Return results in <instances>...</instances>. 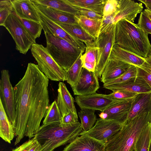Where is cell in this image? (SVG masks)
Listing matches in <instances>:
<instances>
[{
  "label": "cell",
  "mask_w": 151,
  "mask_h": 151,
  "mask_svg": "<svg viewBox=\"0 0 151 151\" xmlns=\"http://www.w3.org/2000/svg\"><path fill=\"white\" fill-rule=\"evenodd\" d=\"M48 84V78L37 65L29 63L23 77L14 87L15 145L24 136L33 138L40 126L50 106Z\"/></svg>",
  "instance_id": "cell-1"
},
{
  "label": "cell",
  "mask_w": 151,
  "mask_h": 151,
  "mask_svg": "<svg viewBox=\"0 0 151 151\" xmlns=\"http://www.w3.org/2000/svg\"><path fill=\"white\" fill-rule=\"evenodd\" d=\"M114 44L145 58L151 50L148 35L137 24L126 19L115 24Z\"/></svg>",
  "instance_id": "cell-2"
},
{
  "label": "cell",
  "mask_w": 151,
  "mask_h": 151,
  "mask_svg": "<svg viewBox=\"0 0 151 151\" xmlns=\"http://www.w3.org/2000/svg\"><path fill=\"white\" fill-rule=\"evenodd\" d=\"M81 123L40 126L33 137L40 145V151H53L72 142L83 131Z\"/></svg>",
  "instance_id": "cell-3"
},
{
  "label": "cell",
  "mask_w": 151,
  "mask_h": 151,
  "mask_svg": "<svg viewBox=\"0 0 151 151\" xmlns=\"http://www.w3.org/2000/svg\"><path fill=\"white\" fill-rule=\"evenodd\" d=\"M151 122V112L129 120L104 145V151H133L141 134Z\"/></svg>",
  "instance_id": "cell-4"
},
{
  "label": "cell",
  "mask_w": 151,
  "mask_h": 151,
  "mask_svg": "<svg viewBox=\"0 0 151 151\" xmlns=\"http://www.w3.org/2000/svg\"><path fill=\"white\" fill-rule=\"evenodd\" d=\"M44 32L48 52L58 64L67 71L82 52L66 40Z\"/></svg>",
  "instance_id": "cell-5"
},
{
  "label": "cell",
  "mask_w": 151,
  "mask_h": 151,
  "mask_svg": "<svg viewBox=\"0 0 151 151\" xmlns=\"http://www.w3.org/2000/svg\"><path fill=\"white\" fill-rule=\"evenodd\" d=\"M31 50L39 69L49 79L56 81L67 80L66 72L55 62L46 47L36 43L32 45Z\"/></svg>",
  "instance_id": "cell-6"
},
{
  "label": "cell",
  "mask_w": 151,
  "mask_h": 151,
  "mask_svg": "<svg viewBox=\"0 0 151 151\" xmlns=\"http://www.w3.org/2000/svg\"><path fill=\"white\" fill-rule=\"evenodd\" d=\"M10 34L19 52L26 54L31 49L35 39L25 28L20 18L13 12L9 16L3 26Z\"/></svg>",
  "instance_id": "cell-7"
},
{
  "label": "cell",
  "mask_w": 151,
  "mask_h": 151,
  "mask_svg": "<svg viewBox=\"0 0 151 151\" xmlns=\"http://www.w3.org/2000/svg\"><path fill=\"white\" fill-rule=\"evenodd\" d=\"M115 29V25L109 31L100 34L96 40L98 50L95 72L98 78H100L114 45Z\"/></svg>",
  "instance_id": "cell-8"
},
{
  "label": "cell",
  "mask_w": 151,
  "mask_h": 151,
  "mask_svg": "<svg viewBox=\"0 0 151 151\" xmlns=\"http://www.w3.org/2000/svg\"><path fill=\"white\" fill-rule=\"evenodd\" d=\"M0 100L14 128L16 112L15 93L10 81L9 71L6 69L1 72Z\"/></svg>",
  "instance_id": "cell-9"
},
{
  "label": "cell",
  "mask_w": 151,
  "mask_h": 151,
  "mask_svg": "<svg viewBox=\"0 0 151 151\" xmlns=\"http://www.w3.org/2000/svg\"><path fill=\"white\" fill-rule=\"evenodd\" d=\"M124 125L115 121L100 118L93 127L82 134H86L93 139L104 144L122 128Z\"/></svg>",
  "instance_id": "cell-10"
},
{
  "label": "cell",
  "mask_w": 151,
  "mask_h": 151,
  "mask_svg": "<svg viewBox=\"0 0 151 151\" xmlns=\"http://www.w3.org/2000/svg\"><path fill=\"white\" fill-rule=\"evenodd\" d=\"M36 9L44 32L61 38L68 42L83 53L85 52L86 45L83 42L72 36L57 23Z\"/></svg>",
  "instance_id": "cell-11"
},
{
  "label": "cell",
  "mask_w": 151,
  "mask_h": 151,
  "mask_svg": "<svg viewBox=\"0 0 151 151\" xmlns=\"http://www.w3.org/2000/svg\"><path fill=\"white\" fill-rule=\"evenodd\" d=\"M75 101L81 109H90L103 111L111 106L123 102L108 98L105 94L96 93L83 96H76Z\"/></svg>",
  "instance_id": "cell-12"
},
{
  "label": "cell",
  "mask_w": 151,
  "mask_h": 151,
  "mask_svg": "<svg viewBox=\"0 0 151 151\" xmlns=\"http://www.w3.org/2000/svg\"><path fill=\"white\" fill-rule=\"evenodd\" d=\"M98 78L95 72L83 68L76 84L72 88L74 95L83 96L96 93L100 87Z\"/></svg>",
  "instance_id": "cell-13"
},
{
  "label": "cell",
  "mask_w": 151,
  "mask_h": 151,
  "mask_svg": "<svg viewBox=\"0 0 151 151\" xmlns=\"http://www.w3.org/2000/svg\"><path fill=\"white\" fill-rule=\"evenodd\" d=\"M132 99L120 102L111 106L99 114V116L101 118L113 120L125 124L127 121Z\"/></svg>",
  "instance_id": "cell-14"
},
{
  "label": "cell",
  "mask_w": 151,
  "mask_h": 151,
  "mask_svg": "<svg viewBox=\"0 0 151 151\" xmlns=\"http://www.w3.org/2000/svg\"><path fill=\"white\" fill-rule=\"evenodd\" d=\"M143 7L142 3H138L131 0H120L115 12L113 24L120 20L126 19L134 22L137 15L142 11Z\"/></svg>",
  "instance_id": "cell-15"
},
{
  "label": "cell",
  "mask_w": 151,
  "mask_h": 151,
  "mask_svg": "<svg viewBox=\"0 0 151 151\" xmlns=\"http://www.w3.org/2000/svg\"><path fill=\"white\" fill-rule=\"evenodd\" d=\"M68 145L63 151H104L105 144L82 134Z\"/></svg>",
  "instance_id": "cell-16"
},
{
  "label": "cell",
  "mask_w": 151,
  "mask_h": 151,
  "mask_svg": "<svg viewBox=\"0 0 151 151\" xmlns=\"http://www.w3.org/2000/svg\"><path fill=\"white\" fill-rule=\"evenodd\" d=\"M13 12L19 18L40 22L37 10L32 0H11Z\"/></svg>",
  "instance_id": "cell-17"
},
{
  "label": "cell",
  "mask_w": 151,
  "mask_h": 151,
  "mask_svg": "<svg viewBox=\"0 0 151 151\" xmlns=\"http://www.w3.org/2000/svg\"><path fill=\"white\" fill-rule=\"evenodd\" d=\"M58 91L56 101L62 116L70 113L77 114L74 99L64 83L59 82Z\"/></svg>",
  "instance_id": "cell-18"
},
{
  "label": "cell",
  "mask_w": 151,
  "mask_h": 151,
  "mask_svg": "<svg viewBox=\"0 0 151 151\" xmlns=\"http://www.w3.org/2000/svg\"><path fill=\"white\" fill-rule=\"evenodd\" d=\"M151 112V92L138 94L133 99L127 121Z\"/></svg>",
  "instance_id": "cell-19"
},
{
  "label": "cell",
  "mask_w": 151,
  "mask_h": 151,
  "mask_svg": "<svg viewBox=\"0 0 151 151\" xmlns=\"http://www.w3.org/2000/svg\"><path fill=\"white\" fill-rule=\"evenodd\" d=\"M131 65L119 60L109 59L102 72L101 81L104 83L119 77L127 71Z\"/></svg>",
  "instance_id": "cell-20"
},
{
  "label": "cell",
  "mask_w": 151,
  "mask_h": 151,
  "mask_svg": "<svg viewBox=\"0 0 151 151\" xmlns=\"http://www.w3.org/2000/svg\"><path fill=\"white\" fill-rule=\"evenodd\" d=\"M104 88L113 92L123 91L138 94L151 92V88L148 84L143 79L138 77L135 80L111 85Z\"/></svg>",
  "instance_id": "cell-21"
},
{
  "label": "cell",
  "mask_w": 151,
  "mask_h": 151,
  "mask_svg": "<svg viewBox=\"0 0 151 151\" xmlns=\"http://www.w3.org/2000/svg\"><path fill=\"white\" fill-rule=\"evenodd\" d=\"M33 2L36 9L55 22L67 24L77 23L74 15Z\"/></svg>",
  "instance_id": "cell-22"
},
{
  "label": "cell",
  "mask_w": 151,
  "mask_h": 151,
  "mask_svg": "<svg viewBox=\"0 0 151 151\" xmlns=\"http://www.w3.org/2000/svg\"><path fill=\"white\" fill-rule=\"evenodd\" d=\"M109 59L119 60L137 67L141 66L145 59L114 44L111 49Z\"/></svg>",
  "instance_id": "cell-23"
},
{
  "label": "cell",
  "mask_w": 151,
  "mask_h": 151,
  "mask_svg": "<svg viewBox=\"0 0 151 151\" xmlns=\"http://www.w3.org/2000/svg\"><path fill=\"white\" fill-rule=\"evenodd\" d=\"M55 22L72 36L83 42L86 46L96 44V39L87 33L78 23L67 24Z\"/></svg>",
  "instance_id": "cell-24"
},
{
  "label": "cell",
  "mask_w": 151,
  "mask_h": 151,
  "mask_svg": "<svg viewBox=\"0 0 151 151\" xmlns=\"http://www.w3.org/2000/svg\"><path fill=\"white\" fill-rule=\"evenodd\" d=\"M77 23L88 35L96 39L99 35L102 19H94L82 15H75Z\"/></svg>",
  "instance_id": "cell-25"
},
{
  "label": "cell",
  "mask_w": 151,
  "mask_h": 151,
  "mask_svg": "<svg viewBox=\"0 0 151 151\" xmlns=\"http://www.w3.org/2000/svg\"><path fill=\"white\" fill-rule=\"evenodd\" d=\"M15 136L13 125L9 119L0 100V137L10 144Z\"/></svg>",
  "instance_id": "cell-26"
},
{
  "label": "cell",
  "mask_w": 151,
  "mask_h": 151,
  "mask_svg": "<svg viewBox=\"0 0 151 151\" xmlns=\"http://www.w3.org/2000/svg\"><path fill=\"white\" fill-rule=\"evenodd\" d=\"M70 5L90 10L102 16L106 0H64Z\"/></svg>",
  "instance_id": "cell-27"
},
{
  "label": "cell",
  "mask_w": 151,
  "mask_h": 151,
  "mask_svg": "<svg viewBox=\"0 0 151 151\" xmlns=\"http://www.w3.org/2000/svg\"><path fill=\"white\" fill-rule=\"evenodd\" d=\"M98 47L95 45L86 46L85 52L81 57L82 67L89 71L95 72L97 65Z\"/></svg>",
  "instance_id": "cell-28"
},
{
  "label": "cell",
  "mask_w": 151,
  "mask_h": 151,
  "mask_svg": "<svg viewBox=\"0 0 151 151\" xmlns=\"http://www.w3.org/2000/svg\"><path fill=\"white\" fill-rule=\"evenodd\" d=\"M35 3L48 6L58 11L69 13L74 15L78 14V11L64 0H32Z\"/></svg>",
  "instance_id": "cell-29"
},
{
  "label": "cell",
  "mask_w": 151,
  "mask_h": 151,
  "mask_svg": "<svg viewBox=\"0 0 151 151\" xmlns=\"http://www.w3.org/2000/svg\"><path fill=\"white\" fill-rule=\"evenodd\" d=\"M95 112L94 110L86 109H81L78 112L83 131H88L96 123L97 119Z\"/></svg>",
  "instance_id": "cell-30"
},
{
  "label": "cell",
  "mask_w": 151,
  "mask_h": 151,
  "mask_svg": "<svg viewBox=\"0 0 151 151\" xmlns=\"http://www.w3.org/2000/svg\"><path fill=\"white\" fill-rule=\"evenodd\" d=\"M62 117L60 111L55 100L50 105L42 125H48L60 124Z\"/></svg>",
  "instance_id": "cell-31"
},
{
  "label": "cell",
  "mask_w": 151,
  "mask_h": 151,
  "mask_svg": "<svg viewBox=\"0 0 151 151\" xmlns=\"http://www.w3.org/2000/svg\"><path fill=\"white\" fill-rule=\"evenodd\" d=\"M151 143V125L150 123L136 141L134 151H149Z\"/></svg>",
  "instance_id": "cell-32"
},
{
  "label": "cell",
  "mask_w": 151,
  "mask_h": 151,
  "mask_svg": "<svg viewBox=\"0 0 151 151\" xmlns=\"http://www.w3.org/2000/svg\"><path fill=\"white\" fill-rule=\"evenodd\" d=\"M81 53L76 61L70 68L66 72L67 82L73 88L76 84L80 75L82 67V63L81 58Z\"/></svg>",
  "instance_id": "cell-33"
},
{
  "label": "cell",
  "mask_w": 151,
  "mask_h": 151,
  "mask_svg": "<svg viewBox=\"0 0 151 151\" xmlns=\"http://www.w3.org/2000/svg\"><path fill=\"white\" fill-rule=\"evenodd\" d=\"M137 67L135 65H131L129 68L120 76L104 83L103 87L135 80L137 78Z\"/></svg>",
  "instance_id": "cell-34"
},
{
  "label": "cell",
  "mask_w": 151,
  "mask_h": 151,
  "mask_svg": "<svg viewBox=\"0 0 151 151\" xmlns=\"http://www.w3.org/2000/svg\"><path fill=\"white\" fill-rule=\"evenodd\" d=\"M140 66L137 67V77L144 80L151 88V60L148 58Z\"/></svg>",
  "instance_id": "cell-35"
},
{
  "label": "cell",
  "mask_w": 151,
  "mask_h": 151,
  "mask_svg": "<svg viewBox=\"0 0 151 151\" xmlns=\"http://www.w3.org/2000/svg\"><path fill=\"white\" fill-rule=\"evenodd\" d=\"M19 18L25 28L35 39L40 37L42 29L40 22Z\"/></svg>",
  "instance_id": "cell-36"
},
{
  "label": "cell",
  "mask_w": 151,
  "mask_h": 151,
  "mask_svg": "<svg viewBox=\"0 0 151 151\" xmlns=\"http://www.w3.org/2000/svg\"><path fill=\"white\" fill-rule=\"evenodd\" d=\"M13 12L11 0L0 1V25H4L7 18Z\"/></svg>",
  "instance_id": "cell-37"
},
{
  "label": "cell",
  "mask_w": 151,
  "mask_h": 151,
  "mask_svg": "<svg viewBox=\"0 0 151 151\" xmlns=\"http://www.w3.org/2000/svg\"><path fill=\"white\" fill-rule=\"evenodd\" d=\"M138 93L123 91H117L109 94H105L107 97L111 99L124 101L133 99Z\"/></svg>",
  "instance_id": "cell-38"
},
{
  "label": "cell",
  "mask_w": 151,
  "mask_h": 151,
  "mask_svg": "<svg viewBox=\"0 0 151 151\" xmlns=\"http://www.w3.org/2000/svg\"><path fill=\"white\" fill-rule=\"evenodd\" d=\"M137 24L146 34H151V20L145 10L141 12Z\"/></svg>",
  "instance_id": "cell-39"
},
{
  "label": "cell",
  "mask_w": 151,
  "mask_h": 151,
  "mask_svg": "<svg viewBox=\"0 0 151 151\" xmlns=\"http://www.w3.org/2000/svg\"><path fill=\"white\" fill-rule=\"evenodd\" d=\"M119 0H106L104 5L102 14V18L111 15L116 10Z\"/></svg>",
  "instance_id": "cell-40"
},
{
  "label": "cell",
  "mask_w": 151,
  "mask_h": 151,
  "mask_svg": "<svg viewBox=\"0 0 151 151\" xmlns=\"http://www.w3.org/2000/svg\"><path fill=\"white\" fill-rule=\"evenodd\" d=\"M115 14V12L110 15L102 18L99 35L109 31L114 25L113 24V22Z\"/></svg>",
  "instance_id": "cell-41"
},
{
  "label": "cell",
  "mask_w": 151,
  "mask_h": 151,
  "mask_svg": "<svg viewBox=\"0 0 151 151\" xmlns=\"http://www.w3.org/2000/svg\"><path fill=\"white\" fill-rule=\"evenodd\" d=\"M73 6L78 11V14L93 19H102V15L94 11L86 9Z\"/></svg>",
  "instance_id": "cell-42"
},
{
  "label": "cell",
  "mask_w": 151,
  "mask_h": 151,
  "mask_svg": "<svg viewBox=\"0 0 151 151\" xmlns=\"http://www.w3.org/2000/svg\"><path fill=\"white\" fill-rule=\"evenodd\" d=\"M78 122L77 114L70 113L62 116L60 124L63 125H68Z\"/></svg>",
  "instance_id": "cell-43"
},
{
  "label": "cell",
  "mask_w": 151,
  "mask_h": 151,
  "mask_svg": "<svg viewBox=\"0 0 151 151\" xmlns=\"http://www.w3.org/2000/svg\"><path fill=\"white\" fill-rule=\"evenodd\" d=\"M35 140V139L33 138L24 142L19 147L13 149L11 151H27L31 146Z\"/></svg>",
  "instance_id": "cell-44"
},
{
  "label": "cell",
  "mask_w": 151,
  "mask_h": 151,
  "mask_svg": "<svg viewBox=\"0 0 151 151\" xmlns=\"http://www.w3.org/2000/svg\"><path fill=\"white\" fill-rule=\"evenodd\" d=\"M40 145L38 142L35 139L33 144L27 151H35Z\"/></svg>",
  "instance_id": "cell-45"
},
{
  "label": "cell",
  "mask_w": 151,
  "mask_h": 151,
  "mask_svg": "<svg viewBox=\"0 0 151 151\" xmlns=\"http://www.w3.org/2000/svg\"><path fill=\"white\" fill-rule=\"evenodd\" d=\"M138 1L143 3L145 5L147 9L151 11V0H138Z\"/></svg>",
  "instance_id": "cell-46"
},
{
  "label": "cell",
  "mask_w": 151,
  "mask_h": 151,
  "mask_svg": "<svg viewBox=\"0 0 151 151\" xmlns=\"http://www.w3.org/2000/svg\"><path fill=\"white\" fill-rule=\"evenodd\" d=\"M147 13L149 18L151 20V11L147 9H145V10Z\"/></svg>",
  "instance_id": "cell-47"
},
{
  "label": "cell",
  "mask_w": 151,
  "mask_h": 151,
  "mask_svg": "<svg viewBox=\"0 0 151 151\" xmlns=\"http://www.w3.org/2000/svg\"><path fill=\"white\" fill-rule=\"evenodd\" d=\"M147 58L151 60V50L149 52Z\"/></svg>",
  "instance_id": "cell-48"
},
{
  "label": "cell",
  "mask_w": 151,
  "mask_h": 151,
  "mask_svg": "<svg viewBox=\"0 0 151 151\" xmlns=\"http://www.w3.org/2000/svg\"><path fill=\"white\" fill-rule=\"evenodd\" d=\"M41 147V145H40L36 150L35 151H40V149Z\"/></svg>",
  "instance_id": "cell-49"
},
{
  "label": "cell",
  "mask_w": 151,
  "mask_h": 151,
  "mask_svg": "<svg viewBox=\"0 0 151 151\" xmlns=\"http://www.w3.org/2000/svg\"><path fill=\"white\" fill-rule=\"evenodd\" d=\"M149 151H151V143L150 145V148Z\"/></svg>",
  "instance_id": "cell-50"
},
{
  "label": "cell",
  "mask_w": 151,
  "mask_h": 151,
  "mask_svg": "<svg viewBox=\"0 0 151 151\" xmlns=\"http://www.w3.org/2000/svg\"></svg>",
  "instance_id": "cell-51"
}]
</instances>
